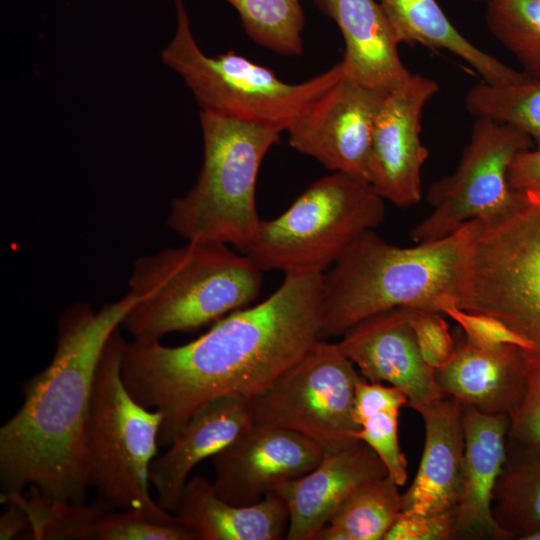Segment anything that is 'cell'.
<instances>
[{"mask_svg":"<svg viewBox=\"0 0 540 540\" xmlns=\"http://www.w3.org/2000/svg\"><path fill=\"white\" fill-rule=\"evenodd\" d=\"M322 292L323 273L285 274L266 300L184 345L125 339L122 377L136 401L162 413L159 446L170 445L206 402L253 397L321 340Z\"/></svg>","mask_w":540,"mask_h":540,"instance_id":"6da1fadb","label":"cell"},{"mask_svg":"<svg viewBox=\"0 0 540 540\" xmlns=\"http://www.w3.org/2000/svg\"><path fill=\"white\" fill-rule=\"evenodd\" d=\"M137 301L128 291L98 310L76 302L60 313L49 365L24 383L22 406L0 429L1 496L30 487L51 502L85 504V431L96 368Z\"/></svg>","mask_w":540,"mask_h":540,"instance_id":"7a4b0ae2","label":"cell"},{"mask_svg":"<svg viewBox=\"0 0 540 540\" xmlns=\"http://www.w3.org/2000/svg\"><path fill=\"white\" fill-rule=\"evenodd\" d=\"M480 228V220H471L448 236L407 248L365 231L323 273L320 339L393 308L441 313L449 301L461 308Z\"/></svg>","mask_w":540,"mask_h":540,"instance_id":"3957f363","label":"cell"},{"mask_svg":"<svg viewBox=\"0 0 540 540\" xmlns=\"http://www.w3.org/2000/svg\"><path fill=\"white\" fill-rule=\"evenodd\" d=\"M262 272L225 244L187 241L141 256L128 279L138 301L121 326L133 340L156 341L215 323L257 299Z\"/></svg>","mask_w":540,"mask_h":540,"instance_id":"277c9868","label":"cell"},{"mask_svg":"<svg viewBox=\"0 0 540 540\" xmlns=\"http://www.w3.org/2000/svg\"><path fill=\"white\" fill-rule=\"evenodd\" d=\"M124 340L119 329L111 335L94 376L85 431L89 486L112 509L178 522L149 493L162 413L146 408L128 391L121 370Z\"/></svg>","mask_w":540,"mask_h":540,"instance_id":"5b68a950","label":"cell"},{"mask_svg":"<svg viewBox=\"0 0 540 540\" xmlns=\"http://www.w3.org/2000/svg\"><path fill=\"white\" fill-rule=\"evenodd\" d=\"M200 123L202 168L195 185L171 201L167 224L186 241L244 253L261 222L255 202L259 169L281 131L205 111Z\"/></svg>","mask_w":540,"mask_h":540,"instance_id":"8992f818","label":"cell"},{"mask_svg":"<svg viewBox=\"0 0 540 540\" xmlns=\"http://www.w3.org/2000/svg\"><path fill=\"white\" fill-rule=\"evenodd\" d=\"M174 3L176 30L161 59L184 80L201 111L287 131L345 73L341 61L305 82L290 84L233 51L208 56L193 36L183 0Z\"/></svg>","mask_w":540,"mask_h":540,"instance_id":"52a82bcc","label":"cell"},{"mask_svg":"<svg viewBox=\"0 0 540 540\" xmlns=\"http://www.w3.org/2000/svg\"><path fill=\"white\" fill-rule=\"evenodd\" d=\"M384 201L370 182L334 172L278 217L261 220L244 254L262 271L324 273L361 234L382 224Z\"/></svg>","mask_w":540,"mask_h":540,"instance_id":"ba28073f","label":"cell"},{"mask_svg":"<svg viewBox=\"0 0 540 540\" xmlns=\"http://www.w3.org/2000/svg\"><path fill=\"white\" fill-rule=\"evenodd\" d=\"M516 193L506 212L481 221L461 309L502 321L529 342L527 362L540 366V189Z\"/></svg>","mask_w":540,"mask_h":540,"instance_id":"9c48e42d","label":"cell"},{"mask_svg":"<svg viewBox=\"0 0 540 540\" xmlns=\"http://www.w3.org/2000/svg\"><path fill=\"white\" fill-rule=\"evenodd\" d=\"M338 343L318 340L268 387L249 399L253 424L299 432L324 453L359 439L353 402L361 377Z\"/></svg>","mask_w":540,"mask_h":540,"instance_id":"30bf717a","label":"cell"},{"mask_svg":"<svg viewBox=\"0 0 540 540\" xmlns=\"http://www.w3.org/2000/svg\"><path fill=\"white\" fill-rule=\"evenodd\" d=\"M532 140L513 126L477 118L456 170L428 190L432 212L411 231L416 243L441 239L471 220L489 221L516 200L508 183L514 158L533 148Z\"/></svg>","mask_w":540,"mask_h":540,"instance_id":"8fae6325","label":"cell"},{"mask_svg":"<svg viewBox=\"0 0 540 540\" xmlns=\"http://www.w3.org/2000/svg\"><path fill=\"white\" fill-rule=\"evenodd\" d=\"M385 94L344 73L287 130L290 146L333 172L370 182L373 129Z\"/></svg>","mask_w":540,"mask_h":540,"instance_id":"7c38bea8","label":"cell"},{"mask_svg":"<svg viewBox=\"0 0 540 540\" xmlns=\"http://www.w3.org/2000/svg\"><path fill=\"white\" fill-rule=\"evenodd\" d=\"M438 84L411 73L386 92L376 116L369 161L370 183L398 207L421 199V170L428 150L421 143V123L427 102Z\"/></svg>","mask_w":540,"mask_h":540,"instance_id":"4fadbf2b","label":"cell"},{"mask_svg":"<svg viewBox=\"0 0 540 540\" xmlns=\"http://www.w3.org/2000/svg\"><path fill=\"white\" fill-rule=\"evenodd\" d=\"M323 456L321 447L299 432L253 424L211 457L213 486L230 504L253 505L281 483L310 472Z\"/></svg>","mask_w":540,"mask_h":540,"instance_id":"5bb4252c","label":"cell"},{"mask_svg":"<svg viewBox=\"0 0 540 540\" xmlns=\"http://www.w3.org/2000/svg\"><path fill=\"white\" fill-rule=\"evenodd\" d=\"M410 316L407 307L375 314L347 330L338 345L362 377L399 388L415 409L446 394L419 352Z\"/></svg>","mask_w":540,"mask_h":540,"instance_id":"9a60e30c","label":"cell"},{"mask_svg":"<svg viewBox=\"0 0 540 540\" xmlns=\"http://www.w3.org/2000/svg\"><path fill=\"white\" fill-rule=\"evenodd\" d=\"M387 475L383 462L362 440L336 452L324 453L310 472L275 489L289 512L286 539L313 540L352 492Z\"/></svg>","mask_w":540,"mask_h":540,"instance_id":"2e32d148","label":"cell"},{"mask_svg":"<svg viewBox=\"0 0 540 540\" xmlns=\"http://www.w3.org/2000/svg\"><path fill=\"white\" fill-rule=\"evenodd\" d=\"M425 428L422 458L401 511L422 515L455 512L463 484L465 436L463 405L445 395L415 409Z\"/></svg>","mask_w":540,"mask_h":540,"instance_id":"e0dca14e","label":"cell"},{"mask_svg":"<svg viewBox=\"0 0 540 540\" xmlns=\"http://www.w3.org/2000/svg\"><path fill=\"white\" fill-rule=\"evenodd\" d=\"M249 399L226 395L206 402L178 431L169 449L155 457L149 481L162 508L175 513L193 468L253 425Z\"/></svg>","mask_w":540,"mask_h":540,"instance_id":"ac0fdd59","label":"cell"},{"mask_svg":"<svg viewBox=\"0 0 540 540\" xmlns=\"http://www.w3.org/2000/svg\"><path fill=\"white\" fill-rule=\"evenodd\" d=\"M510 417L463 405L464 475L452 540H508L492 513L495 484L506 458Z\"/></svg>","mask_w":540,"mask_h":540,"instance_id":"d6986e66","label":"cell"},{"mask_svg":"<svg viewBox=\"0 0 540 540\" xmlns=\"http://www.w3.org/2000/svg\"><path fill=\"white\" fill-rule=\"evenodd\" d=\"M527 368L518 346L483 347L465 338L451 362L434 375L440 389L462 405L510 415L522 398Z\"/></svg>","mask_w":540,"mask_h":540,"instance_id":"ffe728a7","label":"cell"},{"mask_svg":"<svg viewBox=\"0 0 540 540\" xmlns=\"http://www.w3.org/2000/svg\"><path fill=\"white\" fill-rule=\"evenodd\" d=\"M338 25L345 42V74L356 82L388 92L411 72L399 56V42L374 0H316Z\"/></svg>","mask_w":540,"mask_h":540,"instance_id":"44dd1931","label":"cell"},{"mask_svg":"<svg viewBox=\"0 0 540 540\" xmlns=\"http://www.w3.org/2000/svg\"><path fill=\"white\" fill-rule=\"evenodd\" d=\"M174 514L197 540H280L289 524L287 505L275 491L238 506L221 499L201 475L187 480Z\"/></svg>","mask_w":540,"mask_h":540,"instance_id":"7402d4cb","label":"cell"},{"mask_svg":"<svg viewBox=\"0 0 540 540\" xmlns=\"http://www.w3.org/2000/svg\"><path fill=\"white\" fill-rule=\"evenodd\" d=\"M399 42L444 49L463 59L492 85L531 79L468 41L449 21L436 0H380Z\"/></svg>","mask_w":540,"mask_h":540,"instance_id":"603a6c76","label":"cell"},{"mask_svg":"<svg viewBox=\"0 0 540 540\" xmlns=\"http://www.w3.org/2000/svg\"><path fill=\"white\" fill-rule=\"evenodd\" d=\"M492 513L509 539L529 540L540 532V444H522L507 438Z\"/></svg>","mask_w":540,"mask_h":540,"instance_id":"cb8c5ba5","label":"cell"},{"mask_svg":"<svg viewBox=\"0 0 540 540\" xmlns=\"http://www.w3.org/2000/svg\"><path fill=\"white\" fill-rule=\"evenodd\" d=\"M398 488L389 475L359 486L313 540H384L401 512Z\"/></svg>","mask_w":540,"mask_h":540,"instance_id":"d4e9b609","label":"cell"},{"mask_svg":"<svg viewBox=\"0 0 540 540\" xmlns=\"http://www.w3.org/2000/svg\"><path fill=\"white\" fill-rule=\"evenodd\" d=\"M465 105L476 118L513 126L540 148V79L508 85L482 81L467 92Z\"/></svg>","mask_w":540,"mask_h":540,"instance_id":"484cf974","label":"cell"},{"mask_svg":"<svg viewBox=\"0 0 540 540\" xmlns=\"http://www.w3.org/2000/svg\"><path fill=\"white\" fill-rule=\"evenodd\" d=\"M239 13L247 35L276 53L303 52L304 14L299 0H225Z\"/></svg>","mask_w":540,"mask_h":540,"instance_id":"4316f807","label":"cell"},{"mask_svg":"<svg viewBox=\"0 0 540 540\" xmlns=\"http://www.w3.org/2000/svg\"><path fill=\"white\" fill-rule=\"evenodd\" d=\"M486 23L520 62L524 74L540 79V0H490Z\"/></svg>","mask_w":540,"mask_h":540,"instance_id":"83f0119b","label":"cell"},{"mask_svg":"<svg viewBox=\"0 0 540 540\" xmlns=\"http://www.w3.org/2000/svg\"><path fill=\"white\" fill-rule=\"evenodd\" d=\"M87 539L93 540H197L179 521L158 522L132 511L102 514L90 526Z\"/></svg>","mask_w":540,"mask_h":540,"instance_id":"f1b7e54d","label":"cell"},{"mask_svg":"<svg viewBox=\"0 0 540 540\" xmlns=\"http://www.w3.org/2000/svg\"><path fill=\"white\" fill-rule=\"evenodd\" d=\"M399 412H380L365 419L355 437L380 458L388 475L401 487L408 478V462L398 440Z\"/></svg>","mask_w":540,"mask_h":540,"instance_id":"f546056e","label":"cell"},{"mask_svg":"<svg viewBox=\"0 0 540 540\" xmlns=\"http://www.w3.org/2000/svg\"><path fill=\"white\" fill-rule=\"evenodd\" d=\"M441 313L411 308L410 323L424 362L434 371L447 366L456 344Z\"/></svg>","mask_w":540,"mask_h":540,"instance_id":"4dcf8cb0","label":"cell"},{"mask_svg":"<svg viewBox=\"0 0 540 540\" xmlns=\"http://www.w3.org/2000/svg\"><path fill=\"white\" fill-rule=\"evenodd\" d=\"M442 314L454 320L463 330L465 338L476 345L497 347L509 344L518 346L523 351H528L531 347L528 341L499 319L487 314L463 310L455 301L447 302L442 307Z\"/></svg>","mask_w":540,"mask_h":540,"instance_id":"1f68e13d","label":"cell"},{"mask_svg":"<svg viewBox=\"0 0 540 540\" xmlns=\"http://www.w3.org/2000/svg\"><path fill=\"white\" fill-rule=\"evenodd\" d=\"M509 417V440L522 444H540L539 365L528 363L522 398Z\"/></svg>","mask_w":540,"mask_h":540,"instance_id":"d6a6232c","label":"cell"},{"mask_svg":"<svg viewBox=\"0 0 540 540\" xmlns=\"http://www.w3.org/2000/svg\"><path fill=\"white\" fill-rule=\"evenodd\" d=\"M455 512L422 515L401 511L384 540H452Z\"/></svg>","mask_w":540,"mask_h":540,"instance_id":"836d02e7","label":"cell"},{"mask_svg":"<svg viewBox=\"0 0 540 540\" xmlns=\"http://www.w3.org/2000/svg\"><path fill=\"white\" fill-rule=\"evenodd\" d=\"M406 405H408V398L399 388L362 378L355 389L353 418L361 427L365 419L376 413L400 412V409Z\"/></svg>","mask_w":540,"mask_h":540,"instance_id":"e575fe53","label":"cell"},{"mask_svg":"<svg viewBox=\"0 0 540 540\" xmlns=\"http://www.w3.org/2000/svg\"><path fill=\"white\" fill-rule=\"evenodd\" d=\"M508 183L513 191L540 189V148L520 152L508 171Z\"/></svg>","mask_w":540,"mask_h":540,"instance_id":"d590c367","label":"cell"},{"mask_svg":"<svg viewBox=\"0 0 540 540\" xmlns=\"http://www.w3.org/2000/svg\"><path fill=\"white\" fill-rule=\"evenodd\" d=\"M9 509L3 513L0 521V539L14 538L25 530L30 529L29 519L17 503L8 502Z\"/></svg>","mask_w":540,"mask_h":540,"instance_id":"8d00e7d4","label":"cell"},{"mask_svg":"<svg viewBox=\"0 0 540 540\" xmlns=\"http://www.w3.org/2000/svg\"><path fill=\"white\" fill-rule=\"evenodd\" d=\"M529 540H540V532L531 536Z\"/></svg>","mask_w":540,"mask_h":540,"instance_id":"74e56055","label":"cell"},{"mask_svg":"<svg viewBox=\"0 0 540 540\" xmlns=\"http://www.w3.org/2000/svg\"><path fill=\"white\" fill-rule=\"evenodd\" d=\"M477 1H483V2H488V1H490V0H477Z\"/></svg>","mask_w":540,"mask_h":540,"instance_id":"f35d334b","label":"cell"}]
</instances>
